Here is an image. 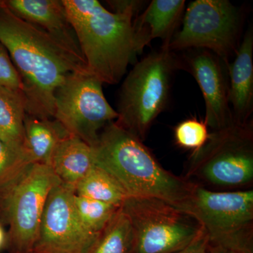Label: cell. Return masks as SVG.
I'll list each match as a JSON object with an SVG mask.
<instances>
[{
	"instance_id": "obj_7",
	"label": "cell",
	"mask_w": 253,
	"mask_h": 253,
	"mask_svg": "<svg viewBox=\"0 0 253 253\" xmlns=\"http://www.w3.org/2000/svg\"><path fill=\"white\" fill-rule=\"evenodd\" d=\"M121 208L134 228L133 253H173L192 242L203 229L189 213L156 198L129 197Z\"/></svg>"
},
{
	"instance_id": "obj_26",
	"label": "cell",
	"mask_w": 253,
	"mask_h": 253,
	"mask_svg": "<svg viewBox=\"0 0 253 253\" xmlns=\"http://www.w3.org/2000/svg\"><path fill=\"white\" fill-rule=\"evenodd\" d=\"M211 253H253V241L224 246L211 245Z\"/></svg>"
},
{
	"instance_id": "obj_11",
	"label": "cell",
	"mask_w": 253,
	"mask_h": 253,
	"mask_svg": "<svg viewBox=\"0 0 253 253\" xmlns=\"http://www.w3.org/2000/svg\"><path fill=\"white\" fill-rule=\"evenodd\" d=\"M75 191L60 184L50 193L32 253H89L100 233L86 227L73 204Z\"/></svg>"
},
{
	"instance_id": "obj_12",
	"label": "cell",
	"mask_w": 253,
	"mask_h": 253,
	"mask_svg": "<svg viewBox=\"0 0 253 253\" xmlns=\"http://www.w3.org/2000/svg\"><path fill=\"white\" fill-rule=\"evenodd\" d=\"M222 61L208 50L201 49L186 60L187 70L193 75L204 95L205 123L212 131L235 123L229 101V86Z\"/></svg>"
},
{
	"instance_id": "obj_27",
	"label": "cell",
	"mask_w": 253,
	"mask_h": 253,
	"mask_svg": "<svg viewBox=\"0 0 253 253\" xmlns=\"http://www.w3.org/2000/svg\"><path fill=\"white\" fill-rule=\"evenodd\" d=\"M7 244V233L5 231L2 224L0 223V251L6 249Z\"/></svg>"
},
{
	"instance_id": "obj_28",
	"label": "cell",
	"mask_w": 253,
	"mask_h": 253,
	"mask_svg": "<svg viewBox=\"0 0 253 253\" xmlns=\"http://www.w3.org/2000/svg\"></svg>"
},
{
	"instance_id": "obj_17",
	"label": "cell",
	"mask_w": 253,
	"mask_h": 253,
	"mask_svg": "<svg viewBox=\"0 0 253 253\" xmlns=\"http://www.w3.org/2000/svg\"><path fill=\"white\" fill-rule=\"evenodd\" d=\"M70 135L54 119H40L26 114L24 121V146L33 163L49 166L59 141Z\"/></svg>"
},
{
	"instance_id": "obj_13",
	"label": "cell",
	"mask_w": 253,
	"mask_h": 253,
	"mask_svg": "<svg viewBox=\"0 0 253 253\" xmlns=\"http://www.w3.org/2000/svg\"><path fill=\"white\" fill-rule=\"evenodd\" d=\"M8 7L18 17L46 31L56 41L83 57L76 33L62 0H7Z\"/></svg>"
},
{
	"instance_id": "obj_9",
	"label": "cell",
	"mask_w": 253,
	"mask_h": 253,
	"mask_svg": "<svg viewBox=\"0 0 253 253\" xmlns=\"http://www.w3.org/2000/svg\"><path fill=\"white\" fill-rule=\"evenodd\" d=\"M242 16L228 0H196L190 3L183 18L182 28L172 36L171 51L196 48L212 51L229 64L239 49Z\"/></svg>"
},
{
	"instance_id": "obj_4",
	"label": "cell",
	"mask_w": 253,
	"mask_h": 253,
	"mask_svg": "<svg viewBox=\"0 0 253 253\" xmlns=\"http://www.w3.org/2000/svg\"><path fill=\"white\" fill-rule=\"evenodd\" d=\"M180 65L166 45L136 63L121 86L116 123L144 141L167 106L173 73Z\"/></svg>"
},
{
	"instance_id": "obj_8",
	"label": "cell",
	"mask_w": 253,
	"mask_h": 253,
	"mask_svg": "<svg viewBox=\"0 0 253 253\" xmlns=\"http://www.w3.org/2000/svg\"><path fill=\"white\" fill-rule=\"evenodd\" d=\"M102 83L87 71L73 73L54 94V119L71 136L91 147L101 131L118 118L105 97Z\"/></svg>"
},
{
	"instance_id": "obj_24",
	"label": "cell",
	"mask_w": 253,
	"mask_h": 253,
	"mask_svg": "<svg viewBox=\"0 0 253 253\" xmlns=\"http://www.w3.org/2000/svg\"><path fill=\"white\" fill-rule=\"evenodd\" d=\"M0 86L23 93V82L5 46L0 42Z\"/></svg>"
},
{
	"instance_id": "obj_22",
	"label": "cell",
	"mask_w": 253,
	"mask_h": 253,
	"mask_svg": "<svg viewBox=\"0 0 253 253\" xmlns=\"http://www.w3.org/2000/svg\"><path fill=\"white\" fill-rule=\"evenodd\" d=\"M208 126L205 121L196 118H190L179 123L174 129L176 144L184 149L199 151L209 138Z\"/></svg>"
},
{
	"instance_id": "obj_19",
	"label": "cell",
	"mask_w": 253,
	"mask_h": 253,
	"mask_svg": "<svg viewBox=\"0 0 253 253\" xmlns=\"http://www.w3.org/2000/svg\"><path fill=\"white\" fill-rule=\"evenodd\" d=\"M134 244V228L121 207L100 232L89 253H133Z\"/></svg>"
},
{
	"instance_id": "obj_18",
	"label": "cell",
	"mask_w": 253,
	"mask_h": 253,
	"mask_svg": "<svg viewBox=\"0 0 253 253\" xmlns=\"http://www.w3.org/2000/svg\"><path fill=\"white\" fill-rule=\"evenodd\" d=\"M26 114V101L23 93L0 86V139L28 154L24 146Z\"/></svg>"
},
{
	"instance_id": "obj_23",
	"label": "cell",
	"mask_w": 253,
	"mask_h": 253,
	"mask_svg": "<svg viewBox=\"0 0 253 253\" xmlns=\"http://www.w3.org/2000/svg\"><path fill=\"white\" fill-rule=\"evenodd\" d=\"M33 163L26 152L15 149L0 139V186L14 179Z\"/></svg>"
},
{
	"instance_id": "obj_3",
	"label": "cell",
	"mask_w": 253,
	"mask_h": 253,
	"mask_svg": "<svg viewBox=\"0 0 253 253\" xmlns=\"http://www.w3.org/2000/svg\"><path fill=\"white\" fill-rule=\"evenodd\" d=\"M85 61L103 83L118 84L138 54L134 11H110L97 0H62Z\"/></svg>"
},
{
	"instance_id": "obj_14",
	"label": "cell",
	"mask_w": 253,
	"mask_h": 253,
	"mask_svg": "<svg viewBox=\"0 0 253 253\" xmlns=\"http://www.w3.org/2000/svg\"><path fill=\"white\" fill-rule=\"evenodd\" d=\"M235 56L234 62L227 66L230 76L229 101L235 123L245 124L251 121L253 106V31L251 26Z\"/></svg>"
},
{
	"instance_id": "obj_15",
	"label": "cell",
	"mask_w": 253,
	"mask_h": 253,
	"mask_svg": "<svg viewBox=\"0 0 253 253\" xmlns=\"http://www.w3.org/2000/svg\"><path fill=\"white\" fill-rule=\"evenodd\" d=\"M184 0H153L144 13L134 20V38L138 54L153 40L162 39L168 46L182 16Z\"/></svg>"
},
{
	"instance_id": "obj_16",
	"label": "cell",
	"mask_w": 253,
	"mask_h": 253,
	"mask_svg": "<svg viewBox=\"0 0 253 253\" xmlns=\"http://www.w3.org/2000/svg\"><path fill=\"white\" fill-rule=\"evenodd\" d=\"M95 166L93 148L71 135L59 141L49 165L61 184L74 191L78 183Z\"/></svg>"
},
{
	"instance_id": "obj_21",
	"label": "cell",
	"mask_w": 253,
	"mask_h": 253,
	"mask_svg": "<svg viewBox=\"0 0 253 253\" xmlns=\"http://www.w3.org/2000/svg\"><path fill=\"white\" fill-rule=\"evenodd\" d=\"M73 204L81 222L95 233L101 232L121 208L76 194Z\"/></svg>"
},
{
	"instance_id": "obj_2",
	"label": "cell",
	"mask_w": 253,
	"mask_h": 253,
	"mask_svg": "<svg viewBox=\"0 0 253 253\" xmlns=\"http://www.w3.org/2000/svg\"><path fill=\"white\" fill-rule=\"evenodd\" d=\"M95 164L111 174L129 197L156 198L182 209L196 184L166 170L143 141L110 123L92 146Z\"/></svg>"
},
{
	"instance_id": "obj_6",
	"label": "cell",
	"mask_w": 253,
	"mask_h": 253,
	"mask_svg": "<svg viewBox=\"0 0 253 253\" xmlns=\"http://www.w3.org/2000/svg\"><path fill=\"white\" fill-rule=\"evenodd\" d=\"M253 126L252 121L235 123L210 133L206 144L190 157L185 179L221 189L249 186L253 181Z\"/></svg>"
},
{
	"instance_id": "obj_1",
	"label": "cell",
	"mask_w": 253,
	"mask_h": 253,
	"mask_svg": "<svg viewBox=\"0 0 253 253\" xmlns=\"http://www.w3.org/2000/svg\"><path fill=\"white\" fill-rule=\"evenodd\" d=\"M0 42L22 79L27 114L54 119L55 92L73 73L86 69L84 58L18 17L4 1H0Z\"/></svg>"
},
{
	"instance_id": "obj_10",
	"label": "cell",
	"mask_w": 253,
	"mask_h": 253,
	"mask_svg": "<svg viewBox=\"0 0 253 253\" xmlns=\"http://www.w3.org/2000/svg\"><path fill=\"white\" fill-rule=\"evenodd\" d=\"M182 211L196 218L210 244L253 233V190L214 191L196 184Z\"/></svg>"
},
{
	"instance_id": "obj_25",
	"label": "cell",
	"mask_w": 253,
	"mask_h": 253,
	"mask_svg": "<svg viewBox=\"0 0 253 253\" xmlns=\"http://www.w3.org/2000/svg\"><path fill=\"white\" fill-rule=\"evenodd\" d=\"M173 253H211L209 239L204 228L192 242L184 249Z\"/></svg>"
},
{
	"instance_id": "obj_5",
	"label": "cell",
	"mask_w": 253,
	"mask_h": 253,
	"mask_svg": "<svg viewBox=\"0 0 253 253\" xmlns=\"http://www.w3.org/2000/svg\"><path fill=\"white\" fill-rule=\"evenodd\" d=\"M61 181L48 165H28L0 186V223L9 226V253H32L50 193Z\"/></svg>"
},
{
	"instance_id": "obj_20",
	"label": "cell",
	"mask_w": 253,
	"mask_h": 253,
	"mask_svg": "<svg viewBox=\"0 0 253 253\" xmlns=\"http://www.w3.org/2000/svg\"><path fill=\"white\" fill-rule=\"evenodd\" d=\"M75 194L121 207L129 197L124 188L111 174L95 166L75 189Z\"/></svg>"
}]
</instances>
